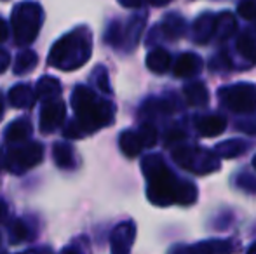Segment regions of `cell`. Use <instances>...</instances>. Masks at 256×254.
<instances>
[{
  "instance_id": "28",
  "label": "cell",
  "mask_w": 256,
  "mask_h": 254,
  "mask_svg": "<svg viewBox=\"0 0 256 254\" xmlns=\"http://www.w3.org/2000/svg\"><path fill=\"white\" fill-rule=\"evenodd\" d=\"M182 139H185V132L178 131V129H171V131L166 134V143H168V145H174V143L182 141Z\"/></svg>"
},
{
  "instance_id": "21",
  "label": "cell",
  "mask_w": 256,
  "mask_h": 254,
  "mask_svg": "<svg viewBox=\"0 0 256 254\" xmlns=\"http://www.w3.org/2000/svg\"><path fill=\"white\" fill-rule=\"evenodd\" d=\"M246 152V145L240 139H232V141H223L214 148V153L218 159H234L240 153Z\"/></svg>"
},
{
  "instance_id": "14",
  "label": "cell",
  "mask_w": 256,
  "mask_h": 254,
  "mask_svg": "<svg viewBox=\"0 0 256 254\" xmlns=\"http://www.w3.org/2000/svg\"><path fill=\"white\" fill-rule=\"evenodd\" d=\"M32 136V122L28 119L14 120L6 131V141L7 143H23Z\"/></svg>"
},
{
  "instance_id": "26",
  "label": "cell",
  "mask_w": 256,
  "mask_h": 254,
  "mask_svg": "<svg viewBox=\"0 0 256 254\" xmlns=\"http://www.w3.org/2000/svg\"><path fill=\"white\" fill-rule=\"evenodd\" d=\"M9 237H10V242H12V244H20V242H23L24 239L28 237L26 225L20 220L12 221V225H10V228H9Z\"/></svg>"
},
{
  "instance_id": "27",
  "label": "cell",
  "mask_w": 256,
  "mask_h": 254,
  "mask_svg": "<svg viewBox=\"0 0 256 254\" xmlns=\"http://www.w3.org/2000/svg\"><path fill=\"white\" fill-rule=\"evenodd\" d=\"M237 12L248 21L256 19V2L254 0H242L239 3V7H237Z\"/></svg>"
},
{
  "instance_id": "23",
  "label": "cell",
  "mask_w": 256,
  "mask_h": 254,
  "mask_svg": "<svg viewBox=\"0 0 256 254\" xmlns=\"http://www.w3.org/2000/svg\"><path fill=\"white\" fill-rule=\"evenodd\" d=\"M237 51H239L244 58L256 63V42L253 40L251 35H248V33L240 35L239 40H237Z\"/></svg>"
},
{
  "instance_id": "35",
  "label": "cell",
  "mask_w": 256,
  "mask_h": 254,
  "mask_svg": "<svg viewBox=\"0 0 256 254\" xmlns=\"http://www.w3.org/2000/svg\"><path fill=\"white\" fill-rule=\"evenodd\" d=\"M2 115H4V105H2V101H0V119H2Z\"/></svg>"
},
{
  "instance_id": "22",
  "label": "cell",
  "mask_w": 256,
  "mask_h": 254,
  "mask_svg": "<svg viewBox=\"0 0 256 254\" xmlns=\"http://www.w3.org/2000/svg\"><path fill=\"white\" fill-rule=\"evenodd\" d=\"M52 155H54L56 166H60L61 169H72V167L75 166L74 150H72V146L64 145V143H56V145H54Z\"/></svg>"
},
{
  "instance_id": "34",
  "label": "cell",
  "mask_w": 256,
  "mask_h": 254,
  "mask_svg": "<svg viewBox=\"0 0 256 254\" xmlns=\"http://www.w3.org/2000/svg\"><path fill=\"white\" fill-rule=\"evenodd\" d=\"M248 254H256V242L250 248V251H248Z\"/></svg>"
},
{
  "instance_id": "8",
  "label": "cell",
  "mask_w": 256,
  "mask_h": 254,
  "mask_svg": "<svg viewBox=\"0 0 256 254\" xmlns=\"http://www.w3.org/2000/svg\"><path fill=\"white\" fill-rule=\"evenodd\" d=\"M136 228L134 223H120L112 234V254H129L134 242Z\"/></svg>"
},
{
  "instance_id": "5",
  "label": "cell",
  "mask_w": 256,
  "mask_h": 254,
  "mask_svg": "<svg viewBox=\"0 0 256 254\" xmlns=\"http://www.w3.org/2000/svg\"><path fill=\"white\" fill-rule=\"evenodd\" d=\"M223 105L236 113H251L256 110V85L234 84L220 91Z\"/></svg>"
},
{
  "instance_id": "7",
  "label": "cell",
  "mask_w": 256,
  "mask_h": 254,
  "mask_svg": "<svg viewBox=\"0 0 256 254\" xmlns=\"http://www.w3.org/2000/svg\"><path fill=\"white\" fill-rule=\"evenodd\" d=\"M64 117H66V106L61 99H46L44 108L40 112V131L46 134L56 131L64 122Z\"/></svg>"
},
{
  "instance_id": "24",
  "label": "cell",
  "mask_w": 256,
  "mask_h": 254,
  "mask_svg": "<svg viewBox=\"0 0 256 254\" xmlns=\"http://www.w3.org/2000/svg\"><path fill=\"white\" fill-rule=\"evenodd\" d=\"M35 64H37V56H35V52L26 51V52H23L20 58H18L16 66H14V71H16L18 75L26 73V71L34 70Z\"/></svg>"
},
{
  "instance_id": "17",
  "label": "cell",
  "mask_w": 256,
  "mask_h": 254,
  "mask_svg": "<svg viewBox=\"0 0 256 254\" xmlns=\"http://www.w3.org/2000/svg\"><path fill=\"white\" fill-rule=\"evenodd\" d=\"M146 66L154 73H166L171 66V56L166 49H155L146 56Z\"/></svg>"
},
{
  "instance_id": "20",
  "label": "cell",
  "mask_w": 256,
  "mask_h": 254,
  "mask_svg": "<svg viewBox=\"0 0 256 254\" xmlns=\"http://www.w3.org/2000/svg\"><path fill=\"white\" fill-rule=\"evenodd\" d=\"M162 30L169 38H180L185 35L186 23L178 14H169V16H166L164 23H162Z\"/></svg>"
},
{
  "instance_id": "30",
  "label": "cell",
  "mask_w": 256,
  "mask_h": 254,
  "mask_svg": "<svg viewBox=\"0 0 256 254\" xmlns=\"http://www.w3.org/2000/svg\"><path fill=\"white\" fill-rule=\"evenodd\" d=\"M6 214H7V204L4 200H0V221L6 218Z\"/></svg>"
},
{
  "instance_id": "33",
  "label": "cell",
  "mask_w": 256,
  "mask_h": 254,
  "mask_svg": "<svg viewBox=\"0 0 256 254\" xmlns=\"http://www.w3.org/2000/svg\"><path fill=\"white\" fill-rule=\"evenodd\" d=\"M61 254H78V253L75 251V249H64V251L61 253Z\"/></svg>"
},
{
  "instance_id": "2",
  "label": "cell",
  "mask_w": 256,
  "mask_h": 254,
  "mask_svg": "<svg viewBox=\"0 0 256 254\" xmlns=\"http://www.w3.org/2000/svg\"><path fill=\"white\" fill-rule=\"evenodd\" d=\"M72 106H74L77 120L66 126L63 131L64 138H84L86 134H91L96 129L110 126L114 122V105L104 99H100L91 89L84 85L75 87L72 94Z\"/></svg>"
},
{
  "instance_id": "15",
  "label": "cell",
  "mask_w": 256,
  "mask_h": 254,
  "mask_svg": "<svg viewBox=\"0 0 256 254\" xmlns=\"http://www.w3.org/2000/svg\"><path fill=\"white\" fill-rule=\"evenodd\" d=\"M185 98L188 101V105L192 106H206L209 101V92L208 87L202 82H192L185 87Z\"/></svg>"
},
{
  "instance_id": "25",
  "label": "cell",
  "mask_w": 256,
  "mask_h": 254,
  "mask_svg": "<svg viewBox=\"0 0 256 254\" xmlns=\"http://www.w3.org/2000/svg\"><path fill=\"white\" fill-rule=\"evenodd\" d=\"M138 136H140V139H142L143 148H152L155 143H157V138H158L157 129H155L152 124H143L138 131Z\"/></svg>"
},
{
  "instance_id": "19",
  "label": "cell",
  "mask_w": 256,
  "mask_h": 254,
  "mask_svg": "<svg viewBox=\"0 0 256 254\" xmlns=\"http://www.w3.org/2000/svg\"><path fill=\"white\" fill-rule=\"evenodd\" d=\"M61 92V85L56 78L52 77H44L37 82V87H35V94H37V99H52L56 98Z\"/></svg>"
},
{
  "instance_id": "29",
  "label": "cell",
  "mask_w": 256,
  "mask_h": 254,
  "mask_svg": "<svg viewBox=\"0 0 256 254\" xmlns=\"http://www.w3.org/2000/svg\"><path fill=\"white\" fill-rule=\"evenodd\" d=\"M9 66V54L4 51H0V73L6 71V68Z\"/></svg>"
},
{
  "instance_id": "3",
  "label": "cell",
  "mask_w": 256,
  "mask_h": 254,
  "mask_svg": "<svg viewBox=\"0 0 256 254\" xmlns=\"http://www.w3.org/2000/svg\"><path fill=\"white\" fill-rule=\"evenodd\" d=\"M89 58V45H86L82 42H77L75 38L66 37L54 45L49 63L52 66H58L61 70H75L80 64H84L86 59Z\"/></svg>"
},
{
  "instance_id": "36",
  "label": "cell",
  "mask_w": 256,
  "mask_h": 254,
  "mask_svg": "<svg viewBox=\"0 0 256 254\" xmlns=\"http://www.w3.org/2000/svg\"><path fill=\"white\" fill-rule=\"evenodd\" d=\"M253 167L256 169V155H254V159H253Z\"/></svg>"
},
{
  "instance_id": "11",
  "label": "cell",
  "mask_w": 256,
  "mask_h": 254,
  "mask_svg": "<svg viewBox=\"0 0 256 254\" xmlns=\"http://www.w3.org/2000/svg\"><path fill=\"white\" fill-rule=\"evenodd\" d=\"M214 17H216L214 14L204 12L202 16H199L196 19L192 28V35L197 44H206L214 35Z\"/></svg>"
},
{
  "instance_id": "10",
  "label": "cell",
  "mask_w": 256,
  "mask_h": 254,
  "mask_svg": "<svg viewBox=\"0 0 256 254\" xmlns=\"http://www.w3.org/2000/svg\"><path fill=\"white\" fill-rule=\"evenodd\" d=\"M196 127L204 138H214V136H220L226 129V119L222 115L199 117L196 122Z\"/></svg>"
},
{
  "instance_id": "32",
  "label": "cell",
  "mask_w": 256,
  "mask_h": 254,
  "mask_svg": "<svg viewBox=\"0 0 256 254\" xmlns=\"http://www.w3.org/2000/svg\"><path fill=\"white\" fill-rule=\"evenodd\" d=\"M6 37H7V28H6V24L0 21V42L6 40Z\"/></svg>"
},
{
  "instance_id": "16",
  "label": "cell",
  "mask_w": 256,
  "mask_h": 254,
  "mask_svg": "<svg viewBox=\"0 0 256 254\" xmlns=\"http://www.w3.org/2000/svg\"><path fill=\"white\" fill-rule=\"evenodd\" d=\"M118 143H120V150L126 157H138L143 150L142 139H140L138 132L134 131H124L120 134Z\"/></svg>"
},
{
  "instance_id": "1",
  "label": "cell",
  "mask_w": 256,
  "mask_h": 254,
  "mask_svg": "<svg viewBox=\"0 0 256 254\" xmlns=\"http://www.w3.org/2000/svg\"><path fill=\"white\" fill-rule=\"evenodd\" d=\"M142 169L148 181V200L155 206H169L176 202L182 206L194 204L197 199L196 185L172 176L160 155H148L142 160Z\"/></svg>"
},
{
  "instance_id": "12",
  "label": "cell",
  "mask_w": 256,
  "mask_h": 254,
  "mask_svg": "<svg viewBox=\"0 0 256 254\" xmlns=\"http://www.w3.org/2000/svg\"><path fill=\"white\" fill-rule=\"evenodd\" d=\"M202 68V59L194 52H185L176 59L174 64V75L176 77H192L199 73Z\"/></svg>"
},
{
  "instance_id": "9",
  "label": "cell",
  "mask_w": 256,
  "mask_h": 254,
  "mask_svg": "<svg viewBox=\"0 0 256 254\" xmlns=\"http://www.w3.org/2000/svg\"><path fill=\"white\" fill-rule=\"evenodd\" d=\"M9 103L14 108H32V106L37 103V94H35V89L30 87L28 84H18L10 89L9 92Z\"/></svg>"
},
{
  "instance_id": "4",
  "label": "cell",
  "mask_w": 256,
  "mask_h": 254,
  "mask_svg": "<svg viewBox=\"0 0 256 254\" xmlns=\"http://www.w3.org/2000/svg\"><path fill=\"white\" fill-rule=\"evenodd\" d=\"M176 164L186 171H192L196 174H209L212 171L220 169V160L214 153L206 152L199 148H185L180 146L172 152Z\"/></svg>"
},
{
  "instance_id": "6",
  "label": "cell",
  "mask_w": 256,
  "mask_h": 254,
  "mask_svg": "<svg viewBox=\"0 0 256 254\" xmlns=\"http://www.w3.org/2000/svg\"><path fill=\"white\" fill-rule=\"evenodd\" d=\"M42 157H44V148L40 143H26V145L16 146L7 153V167L14 174H23L26 169L40 164Z\"/></svg>"
},
{
  "instance_id": "18",
  "label": "cell",
  "mask_w": 256,
  "mask_h": 254,
  "mask_svg": "<svg viewBox=\"0 0 256 254\" xmlns=\"http://www.w3.org/2000/svg\"><path fill=\"white\" fill-rule=\"evenodd\" d=\"M236 31V17L230 12H222L214 17V35L220 40H225Z\"/></svg>"
},
{
  "instance_id": "31",
  "label": "cell",
  "mask_w": 256,
  "mask_h": 254,
  "mask_svg": "<svg viewBox=\"0 0 256 254\" xmlns=\"http://www.w3.org/2000/svg\"><path fill=\"white\" fill-rule=\"evenodd\" d=\"M148 2L155 7H160V5H168V3L172 2V0H148Z\"/></svg>"
},
{
  "instance_id": "37",
  "label": "cell",
  "mask_w": 256,
  "mask_h": 254,
  "mask_svg": "<svg viewBox=\"0 0 256 254\" xmlns=\"http://www.w3.org/2000/svg\"><path fill=\"white\" fill-rule=\"evenodd\" d=\"M2 254H6V253H2Z\"/></svg>"
},
{
  "instance_id": "13",
  "label": "cell",
  "mask_w": 256,
  "mask_h": 254,
  "mask_svg": "<svg viewBox=\"0 0 256 254\" xmlns=\"http://www.w3.org/2000/svg\"><path fill=\"white\" fill-rule=\"evenodd\" d=\"M186 251L188 254H230L234 251V246L228 241H208L199 242Z\"/></svg>"
}]
</instances>
